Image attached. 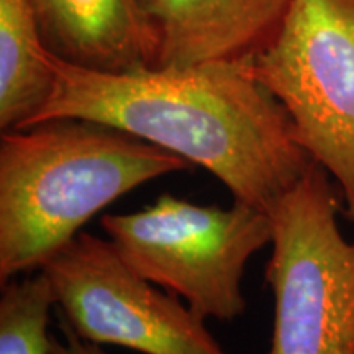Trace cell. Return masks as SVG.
Segmentation results:
<instances>
[{"label": "cell", "instance_id": "obj_7", "mask_svg": "<svg viewBox=\"0 0 354 354\" xmlns=\"http://www.w3.org/2000/svg\"><path fill=\"white\" fill-rule=\"evenodd\" d=\"M43 41L66 63L100 73L158 66L161 37L141 0H30Z\"/></svg>", "mask_w": 354, "mask_h": 354}, {"label": "cell", "instance_id": "obj_8", "mask_svg": "<svg viewBox=\"0 0 354 354\" xmlns=\"http://www.w3.org/2000/svg\"><path fill=\"white\" fill-rule=\"evenodd\" d=\"M161 37L158 66L248 59L281 28L292 0H141Z\"/></svg>", "mask_w": 354, "mask_h": 354}, {"label": "cell", "instance_id": "obj_4", "mask_svg": "<svg viewBox=\"0 0 354 354\" xmlns=\"http://www.w3.org/2000/svg\"><path fill=\"white\" fill-rule=\"evenodd\" d=\"M269 214L266 281L276 300L269 354H354V243L336 221L328 172L313 162Z\"/></svg>", "mask_w": 354, "mask_h": 354}, {"label": "cell", "instance_id": "obj_3", "mask_svg": "<svg viewBox=\"0 0 354 354\" xmlns=\"http://www.w3.org/2000/svg\"><path fill=\"white\" fill-rule=\"evenodd\" d=\"M102 227L140 276L220 322L243 315L245 268L274 236L271 214L250 203L201 207L169 194L140 212L102 216Z\"/></svg>", "mask_w": 354, "mask_h": 354}, {"label": "cell", "instance_id": "obj_9", "mask_svg": "<svg viewBox=\"0 0 354 354\" xmlns=\"http://www.w3.org/2000/svg\"><path fill=\"white\" fill-rule=\"evenodd\" d=\"M55 86L51 51L30 0H0V128L32 125Z\"/></svg>", "mask_w": 354, "mask_h": 354}, {"label": "cell", "instance_id": "obj_10", "mask_svg": "<svg viewBox=\"0 0 354 354\" xmlns=\"http://www.w3.org/2000/svg\"><path fill=\"white\" fill-rule=\"evenodd\" d=\"M55 305L41 271L6 282L0 297V354H50L48 323Z\"/></svg>", "mask_w": 354, "mask_h": 354}, {"label": "cell", "instance_id": "obj_5", "mask_svg": "<svg viewBox=\"0 0 354 354\" xmlns=\"http://www.w3.org/2000/svg\"><path fill=\"white\" fill-rule=\"evenodd\" d=\"M251 69L289 113L300 145L335 177L354 221V0H292Z\"/></svg>", "mask_w": 354, "mask_h": 354}, {"label": "cell", "instance_id": "obj_11", "mask_svg": "<svg viewBox=\"0 0 354 354\" xmlns=\"http://www.w3.org/2000/svg\"><path fill=\"white\" fill-rule=\"evenodd\" d=\"M57 318H59L57 326H59L63 339H57L56 336H51L50 354H105L100 344L84 342L82 338H79L69 326V323L59 313H57Z\"/></svg>", "mask_w": 354, "mask_h": 354}, {"label": "cell", "instance_id": "obj_2", "mask_svg": "<svg viewBox=\"0 0 354 354\" xmlns=\"http://www.w3.org/2000/svg\"><path fill=\"white\" fill-rule=\"evenodd\" d=\"M192 162L84 118H53L0 136V284L41 271L102 209Z\"/></svg>", "mask_w": 354, "mask_h": 354}, {"label": "cell", "instance_id": "obj_1", "mask_svg": "<svg viewBox=\"0 0 354 354\" xmlns=\"http://www.w3.org/2000/svg\"><path fill=\"white\" fill-rule=\"evenodd\" d=\"M51 64L55 86L32 125L84 118L115 127L205 167L234 201L264 212L315 162L251 57L100 73L51 53Z\"/></svg>", "mask_w": 354, "mask_h": 354}, {"label": "cell", "instance_id": "obj_6", "mask_svg": "<svg viewBox=\"0 0 354 354\" xmlns=\"http://www.w3.org/2000/svg\"><path fill=\"white\" fill-rule=\"evenodd\" d=\"M79 338L143 354H228L203 318L140 276L112 241L79 233L43 266Z\"/></svg>", "mask_w": 354, "mask_h": 354}]
</instances>
